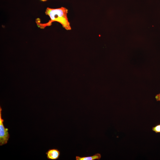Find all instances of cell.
<instances>
[{
    "instance_id": "5",
    "label": "cell",
    "mask_w": 160,
    "mask_h": 160,
    "mask_svg": "<svg viewBox=\"0 0 160 160\" xmlns=\"http://www.w3.org/2000/svg\"><path fill=\"white\" fill-rule=\"evenodd\" d=\"M152 130L156 133H160V124L153 127Z\"/></svg>"
},
{
    "instance_id": "2",
    "label": "cell",
    "mask_w": 160,
    "mask_h": 160,
    "mask_svg": "<svg viewBox=\"0 0 160 160\" xmlns=\"http://www.w3.org/2000/svg\"><path fill=\"white\" fill-rule=\"evenodd\" d=\"M2 108L0 107V145L7 144L8 143L10 135L8 132L9 129L4 127V120L2 117Z\"/></svg>"
},
{
    "instance_id": "7",
    "label": "cell",
    "mask_w": 160,
    "mask_h": 160,
    "mask_svg": "<svg viewBox=\"0 0 160 160\" xmlns=\"http://www.w3.org/2000/svg\"><path fill=\"white\" fill-rule=\"evenodd\" d=\"M41 0L43 1H47V0Z\"/></svg>"
},
{
    "instance_id": "6",
    "label": "cell",
    "mask_w": 160,
    "mask_h": 160,
    "mask_svg": "<svg viewBox=\"0 0 160 160\" xmlns=\"http://www.w3.org/2000/svg\"><path fill=\"white\" fill-rule=\"evenodd\" d=\"M155 97L157 101H160V93L156 95Z\"/></svg>"
},
{
    "instance_id": "1",
    "label": "cell",
    "mask_w": 160,
    "mask_h": 160,
    "mask_svg": "<svg viewBox=\"0 0 160 160\" xmlns=\"http://www.w3.org/2000/svg\"><path fill=\"white\" fill-rule=\"evenodd\" d=\"M68 10L65 8L62 7L60 8L52 9L47 8L45 13L49 16L50 20L47 23H41L39 18L36 19V22L37 26L41 29H44L47 26L51 25L53 22H57L62 25L67 30H71L70 23L67 17Z\"/></svg>"
},
{
    "instance_id": "3",
    "label": "cell",
    "mask_w": 160,
    "mask_h": 160,
    "mask_svg": "<svg viewBox=\"0 0 160 160\" xmlns=\"http://www.w3.org/2000/svg\"><path fill=\"white\" fill-rule=\"evenodd\" d=\"M46 154L48 159L55 160L59 158L60 152L58 149L53 148L49 149L46 153Z\"/></svg>"
},
{
    "instance_id": "4",
    "label": "cell",
    "mask_w": 160,
    "mask_h": 160,
    "mask_svg": "<svg viewBox=\"0 0 160 160\" xmlns=\"http://www.w3.org/2000/svg\"><path fill=\"white\" fill-rule=\"evenodd\" d=\"M101 158V155L100 153H97L92 156L81 157L77 156L76 157V160H100Z\"/></svg>"
}]
</instances>
